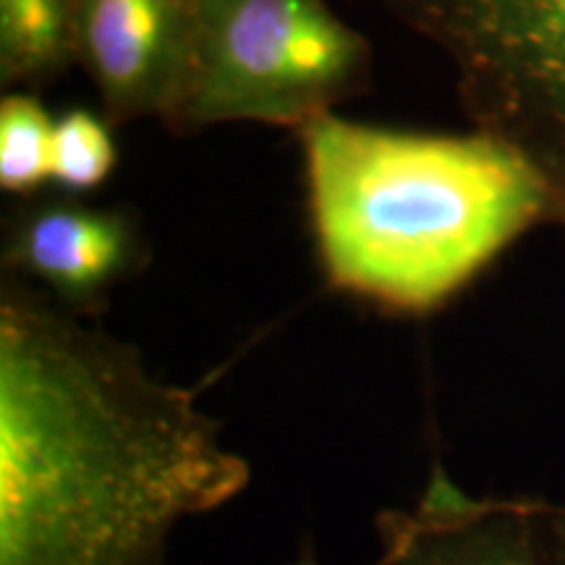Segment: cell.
Masks as SVG:
<instances>
[{
  "instance_id": "8",
  "label": "cell",
  "mask_w": 565,
  "mask_h": 565,
  "mask_svg": "<svg viewBox=\"0 0 565 565\" xmlns=\"http://www.w3.org/2000/svg\"><path fill=\"white\" fill-rule=\"evenodd\" d=\"M76 0H0V82L42 84L74 58Z\"/></svg>"
},
{
  "instance_id": "9",
  "label": "cell",
  "mask_w": 565,
  "mask_h": 565,
  "mask_svg": "<svg viewBox=\"0 0 565 565\" xmlns=\"http://www.w3.org/2000/svg\"><path fill=\"white\" fill-rule=\"evenodd\" d=\"M55 118L38 97L13 92L0 103V189L32 194L53 181Z\"/></svg>"
},
{
  "instance_id": "10",
  "label": "cell",
  "mask_w": 565,
  "mask_h": 565,
  "mask_svg": "<svg viewBox=\"0 0 565 565\" xmlns=\"http://www.w3.org/2000/svg\"><path fill=\"white\" fill-rule=\"evenodd\" d=\"M116 141L103 118L89 110H68L55 118L53 181L68 192L100 186L116 168Z\"/></svg>"
},
{
  "instance_id": "4",
  "label": "cell",
  "mask_w": 565,
  "mask_h": 565,
  "mask_svg": "<svg viewBox=\"0 0 565 565\" xmlns=\"http://www.w3.org/2000/svg\"><path fill=\"white\" fill-rule=\"evenodd\" d=\"M435 47L475 129L545 183L565 225V0H377Z\"/></svg>"
},
{
  "instance_id": "1",
  "label": "cell",
  "mask_w": 565,
  "mask_h": 565,
  "mask_svg": "<svg viewBox=\"0 0 565 565\" xmlns=\"http://www.w3.org/2000/svg\"><path fill=\"white\" fill-rule=\"evenodd\" d=\"M249 484L194 391L19 288L0 301V565H162Z\"/></svg>"
},
{
  "instance_id": "5",
  "label": "cell",
  "mask_w": 565,
  "mask_h": 565,
  "mask_svg": "<svg viewBox=\"0 0 565 565\" xmlns=\"http://www.w3.org/2000/svg\"><path fill=\"white\" fill-rule=\"evenodd\" d=\"M196 0H76L74 58L105 116L171 118L192 53Z\"/></svg>"
},
{
  "instance_id": "12",
  "label": "cell",
  "mask_w": 565,
  "mask_h": 565,
  "mask_svg": "<svg viewBox=\"0 0 565 565\" xmlns=\"http://www.w3.org/2000/svg\"><path fill=\"white\" fill-rule=\"evenodd\" d=\"M291 565H320V563H317V557L312 553H307V555H301L299 561H294Z\"/></svg>"
},
{
  "instance_id": "2",
  "label": "cell",
  "mask_w": 565,
  "mask_h": 565,
  "mask_svg": "<svg viewBox=\"0 0 565 565\" xmlns=\"http://www.w3.org/2000/svg\"><path fill=\"white\" fill-rule=\"evenodd\" d=\"M324 278L391 312L440 307L536 223L540 175L487 134H416L345 121L299 126Z\"/></svg>"
},
{
  "instance_id": "3",
  "label": "cell",
  "mask_w": 565,
  "mask_h": 565,
  "mask_svg": "<svg viewBox=\"0 0 565 565\" xmlns=\"http://www.w3.org/2000/svg\"><path fill=\"white\" fill-rule=\"evenodd\" d=\"M370 45L324 0H196L192 53L166 124L296 126L364 82Z\"/></svg>"
},
{
  "instance_id": "6",
  "label": "cell",
  "mask_w": 565,
  "mask_h": 565,
  "mask_svg": "<svg viewBox=\"0 0 565 565\" xmlns=\"http://www.w3.org/2000/svg\"><path fill=\"white\" fill-rule=\"evenodd\" d=\"M550 503L475 498L435 463L416 503L377 519V565H553Z\"/></svg>"
},
{
  "instance_id": "7",
  "label": "cell",
  "mask_w": 565,
  "mask_h": 565,
  "mask_svg": "<svg viewBox=\"0 0 565 565\" xmlns=\"http://www.w3.org/2000/svg\"><path fill=\"white\" fill-rule=\"evenodd\" d=\"M141 238L126 212L51 202L13 221L6 265L45 282L66 307H95L137 270Z\"/></svg>"
},
{
  "instance_id": "11",
  "label": "cell",
  "mask_w": 565,
  "mask_h": 565,
  "mask_svg": "<svg viewBox=\"0 0 565 565\" xmlns=\"http://www.w3.org/2000/svg\"><path fill=\"white\" fill-rule=\"evenodd\" d=\"M547 526H550V553H553V565H565V505L550 503Z\"/></svg>"
}]
</instances>
